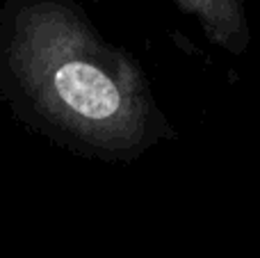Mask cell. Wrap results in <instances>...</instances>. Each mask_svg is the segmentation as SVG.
I'll return each instance as SVG.
<instances>
[{
  "instance_id": "7a4b0ae2",
  "label": "cell",
  "mask_w": 260,
  "mask_h": 258,
  "mask_svg": "<svg viewBox=\"0 0 260 258\" xmlns=\"http://www.w3.org/2000/svg\"><path fill=\"white\" fill-rule=\"evenodd\" d=\"M201 25L203 35L231 55H242L249 46V21L244 0H174Z\"/></svg>"
},
{
  "instance_id": "6da1fadb",
  "label": "cell",
  "mask_w": 260,
  "mask_h": 258,
  "mask_svg": "<svg viewBox=\"0 0 260 258\" xmlns=\"http://www.w3.org/2000/svg\"><path fill=\"white\" fill-rule=\"evenodd\" d=\"M3 55L27 108L76 144L130 158L167 135L137 62L110 46L71 0H16Z\"/></svg>"
}]
</instances>
